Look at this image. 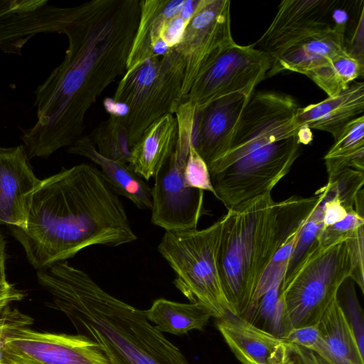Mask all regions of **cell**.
Segmentation results:
<instances>
[{"instance_id": "1", "label": "cell", "mask_w": 364, "mask_h": 364, "mask_svg": "<svg viewBox=\"0 0 364 364\" xmlns=\"http://www.w3.org/2000/svg\"><path fill=\"white\" fill-rule=\"evenodd\" d=\"M140 0H91L71 7L47 4L1 26L6 45L21 52L41 33L65 34L62 63L35 91L37 121L21 136L28 159L48 158L82 136L87 112L127 70Z\"/></svg>"}, {"instance_id": "2", "label": "cell", "mask_w": 364, "mask_h": 364, "mask_svg": "<svg viewBox=\"0 0 364 364\" xmlns=\"http://www.w3.org/2000/svg\"><path fill=\"white\" fill-rule=\"evenodd\" d=\"M10 229L37 271L90 246L117 247L137 239L117 194L87 164L62 168L41 180L26 230Z\"/></svg>"}, {"instance_id": "3", "label": "cell", "mask_w": 364, "mask_h": 364, "mask_svg": "<svg viewBox=\"0 0 364 364\" xmlns=\"http://www.w3.org/2000/svg\"><path fill=\"white\" fill-rule=\"evenodd\" d=\"M40 285L78 334L97 343L109 364H189L145 311L109 294L67 262L37 272Z\"/></svg>"}, {"instance_id": "4", "label": "cell", "mask_w": 364, "mask_h": 364, "mask_svg": "<svg viewBox=\"0 0 364 364\" xmlns=\"http://www.w3.org/2000/svg\"><path fill=\"white\" fill-rule=\"evenodd\" d=\"M322 199L319 190L314 196L278 202L267 193L222 216L218 264L232 313L242 316L276 252L302 228Z\"/></svg>"}, {"instance_id": "5", "label": "cell", "mask_w": 364, "mask_h": 364, "mask_svg": "<svg viewBox=\"0 0 364 364\" xmlns=\"http://www.w3.org/2000/svg\"><path fill=\"white\" fill-rule=\"evenodd\" d=\"M351 273L346 241L324 247L316 242L283 279L280 290L283 336L291 328L318 324Z\"/></svg>"}, {"instance_id": "6", "label": "cell", "mask_w": 364, "mask_h": 364, "mask_svg": "<svg viewBox=\"0 0 364 364\" xmlns=\"http://www.w3.org/2000/svg\"><path fill=\"white\" fill-rule=\"evenodd\" d=\"M222 217L198 230L166 231L158 251L176 273V287L191 303H201L221 318L231 309L220 277L218 255Z\"/></svg>"}, {"instance_id": "7", "label": "cell", "mask_w": 364, "mask_h": 364, "mask_svg": "<svg viewBox=\"0 0 364 364\" xmlns=\"http://www.w3.org/2000/svg\"><path fill=\"white\" fill-rule=\"evenodd\" d=\"M183 75V60L173 48L123 75L112 99L127 109L120 118L131 149L153 122L175 114L182 101Z\"/></svg>"}, {"instance_id": "8", "label": "cell", "mask_w": 364, "mask_h": 364, "mask_svg": "<svg viewBox=\"0 0 364 364\" xmlns=\"http://www.w3.org/2000/svg\"><path fill=\"white\" fill-rule=\"evenodd\" d=\"M196 110L182 102L175 112L178 122L176 145L170 157L156 174L151 188V223L166 231L196 229L205 214L204 191L186 186L183 171L193 134Z\"/></svg>"}, {"instance_id": "9", "label": "cell", "mask_w": 364, "mask_h": 364, "mask_svg": "<svg viewBox=\"0 0 364 364\" xmlns=\"http://www.w3.org/2000/svg\"><path fill=\"white\" fill-rule=\"evenodd\" d=\"M270 68L267 56L253 44L235 42L222 50L202 71L182 100L193 105L197 112L223 97L254 92L267 77Z\"/></svg>"}, {"instance_id": "10", "label": "cell", "mask_w": 364, "mask_h": 364, "mask_svg": "<svg viewBox=\"0 0 364 364\" xmlns=\"http://www.w3.org/2000/svg\"><path fill=\"white\" fill-rule=\"evenodd\" d=\"M234 43L230 1L199 0L180 42L173 48L184 63L182 100L202 71Z\"/></svg>"}, {"instance_id": "11", "label": "cell", "mask_w": 364, "mask_h": 364, "mask_svg": "<svg viewBox=\"0 0 364 364\" xmlns=\"http://www.w3.org/2000/svg\"><path fill=\"white\" fill-rule=\"evenodd\" d=\"M0 364H109L97 343L80 334L13 329L3 341Z\"/></svg>"}, {"instance_id": "12", "label": "cell", "mask_w": 364, "mask_h": 364, "mask_svg": "<svg viewBox=\"0 0 364 364\" xmlns=\"http://www.w3.org/2000/svg\"><path fill=\"white\" fill-rule=\"evenodd\" d=\"M336 0H284L265 32L253 44L270 67L294 46L333 26Z\"/></svg>"}, {"instance_id": "13", "label": "cell", "mask_w": 364, "mask_h": 364, "mask_svg": "<svg viewBox=\"0 0 364 364\" xmlns=\"http://www.w3.org/2000/svg\"><path fill=\"white\" fill-rule=\"evenodd\" d=\"M252 93L231 94L196 111L193 145L208 168L229 151L242 112Z\"/></svg>"}, {"instance_id": "14", "label": "cell", "mask_w": 364, "mask_h": 364, "mask_svg": "<svg viewBox=\"0 0 364 364\" xmlns=\"http://www.w3.org/2000/svg\"><path fill=\"white\" fill-rule=\"evenodd\" d=\"M23 145L0 147V225L26 230L33 195L41 180Z\"/></svg>"}, {"instance_id": "15", "label": "cell", "mask_w": 364, "mask_h": 364, "mask_svg": "<svg viewBox=\"0 0 364 364\" xmlns=\"http://www.w3.org/2000/svg\"><path fill=\"white\" fill-rule=\"evenodd\" d=\"M217 326L226 343L242 364H289L291 343L227 312Z\"/></svg>"}, {"instance_id": "16", "label": "cell", "mask_w": 364, "mask_h": 364, "mask_svg": "<svg viewBox=\"0 0 364 364\" xmlns=\"http://www.w3.org/2000/svg\"><path fill=\"white\" fill-rule=\"evenodd\" d=\"M346 17L336 18L331 28L294 46L271 65L267 77L282 71L305 75L345 50Z\"/></svg>"}, {"instance_id": "17", "label": "cell", "mask_w": 364, "mask_h": 364, "mask_svg": "<svg viewBox=\"0 0 364 364\" xmlns=\"http://www.w3.org/2000/svg\"><path fill=\"white\" fill-rule=\"evenodd\" d=\"M364 112V83L353 81L338 95L316 104L299 107L296 121L306 127L331 134L333 138L353 119Z\"/></svg>"}, {"instance_id": "18", "label": "cell", "mask_w": 364, "mask_h": 364, "mask_svg": "<svg viewBox=\"0 0 364 364\" xmlns=\"http://www.w3.org/2000/svg\"><path fill=\"white\" fill-rule=\"evenodd\" d=\"M184 2L185 0H140L139 23L126 71L170 50L160 38L161 31L168 18L181 11Z\"/></svg>"}, {"instance_id": "19", "label": "cell", "mask_w": 364, "mask_h": 364, "mask_svg": "<svg viewBox=\"0 0 364 364\" xmlns=\"http://www.w3.org/2000/svg\"><path fill=\"white\" fill-rule=\"evenodd\" d=\"M68 152L84 156L99 166L105 179L117 194L128 198L139 209L151 208V188L148 183L127 164L101 155L88 136L77 139Z\"/></svg>"}, {"instance_id": "20", "label": "cell", "mask_w": 364, "mask_h": 364, "mask_svg": "<svg viewBox=\"0 0 364 364\" xmlns=\"http://www.w3.org/2000/svg\"><path fill=\"white\" fill-rule=\"evenodd\" d=\"M177 135L178 122L173 114L159 118L132 148L128 166L146 181L154 177L173 151Z\"/></svg>"}, {"instance_id": "21", "label": "cell", "mask_w": 364, "mask_h": 364, "mask_svg": "<svg viewBox=\"0 0 364 364\" xmlns=\"http://www.w3.org/2000/svg\"><path fill=\"white\" fill-rule=\"evenodd\" d=\"M318 328L329 354V364H364L359 349L337 297L321 318Z\"/></svg>"}, {"instance_id": "22", "label": "cell", "mask_w": 364, "mask_h": 364, "mask_svg": "<svg viewBox=\"0 0 364 364\" xmlns=\"http://www.w3.org/2000/svg\"><path fill=\"white\" fill-rule=\"evenodd\" d=\"M145 314L159 331L177 336L202 330L213 317L212 311L201 303L183 304L165 299L154 301Z\"/></svg>"}, {"instance_id": "23", "label": "cell", "mask_w": 364, "mask_h": 364, "mask_svg": "<svg viewBox=\"0 0 364 364\" xmlns=\"http://www.w3.org/2000/svg\"><path fill=\"white\" fill-rule=\"evenodd\" d=\"M363 73L364 63L344 51L305 75L331 97L338 95Z\"/></svg>"}, {"instance_id": "24", "label": "cell", "mask_w": 364, "mask_h": 364, "mask_svg": "<svg viewBox=\"0 0 364 364\" xmlns=\"http://www.w3.org/2000/svg\"><path fill=\"white\" fill-rule=\"evenodd\" d=\"M88 137L101 155L129 164L131 148L127 127L120 117L110 115L106 121L100 122Z\"/></svg>"}, {"instance_id": "25", "label": "cell", "mask_w": 364, "mask_h": 364, "mask_svg": "<svg viewBox=\"0 0 364 364\" xmlns=\"http://www.w3.org/2000/svg\"><path fill=\"white\" fill-rule=\"evenodd\" d=\"M363 191H360L355 201L354 209L348 210L346 217L331 225L322 227L317 237L320 246H328L346 241L362 225H364Z\"/></svg>"}, {"instance_id": "26", "label": "cell", "mask_w": 364, "mask_h": 364, "mask_svg": "<svg viewBox=\"0 0 364 364\" xmlns=\"http://www.w3.org/2000/svg\"><path fill=\"white\" fill-rule=\"evenodd\" d=\"M363 183V171L348 168L329 178L323 188L330 197L338 199L348 210L355 208L356 196Z\"/></svg>"}, {"instance_id": "27", "label": "cell", "mask_w": 364, "mask_h": 364, "mask_svg": "<svg viewBox=\"0 0 364 364\" xmlns=\"http://www.w3.org/2000/svg\"><path fill=\"white\" fill-rule=\"evenodd\" d=\"M364 152V116L350 122L334 139L325 159L346 157Z\"/></svg>"}, {"instance_id": "28", "label": "cell", "mask_w": 364, "mask_h": 364, "mask_svg": "<svg viewBox=\"0 0 364 364\" xmlns=\"http://www.w3.org/2000/svg\"><path fill=\"white\" fill-rule=\"evenodd\" d=\"M337 299L353 331L359 349L364 353V323L363 311L358 301L354 282L347 279L341 286Z\"/></svg>"}, {"instance_id": "29", "label": "cell", "mask_w": 364, "mask_h": 364, "mask_svg": "<svg viewBox=\"0 0 364 364\" xmlns=\"http://www.w3.org/2000/svg\"><path fill=\"white\" fill-rule=\"evenodd\" d=\"M323 225V207L321 200L312 211L301 230L295 250L289 261L284 279L293 271L306 252L317 242L318 235Z\"/></svg>"}, {"instance_id": "30", "label": "cell", "mask_w": 364, "mask_h": 364, "mask_svg": "<svg viewBox=\"0 0 364 364\" xmlns=\"http://www.w3.org/2000/svg\"><path fill=\"white\" fill-rule=\"evenodd\" d=\"M184 181L187 186L208 191L215 196L210 173L207 164L196 150L193 142L183 171Z\"/></svg>"}, {"instance_id": "31", "label": "cell", "mask_w": 364, "mask_h": 364, "mask_svg": "<svg viewBox=\"0 0 364 364\" xmlns=\"http://www.w3.org/2000/svg\"><path fill=\"white\" fill-rule=\"evenodd\" d=\"M282 338L316 353L328 363H329L327 346L318 324L291 328Z\"/></svg>"}, {"instance_id": "32", "label": "cell", "mask_w": 364, "mask_h": 364, "mask_svg": "<svg viewBox=\"0 0 364 364\" xmlns=\"http://www.w3.org/2000/svg\"><path fill=\"white\" fill-rule=\"evenodd\" d=\"M33 322L32 318L16 309L9 306L0 311V346L9 332L16 328L28 326Z\"/></svg>"}, {"instance_id": "33", "label": "cell", "mask_w": 364, "mask_h": 364, "mask_svg": "<svg viewBox=\"0 0 364 364\" xmlns=\"http://www.w3.org/2000/svg\"><path fill=\"white\" fill-rule=\"evenodd\" d=\"M47 3V0H0V23L14 15L34 11Z\"/></svg>"}, {"instance_id": "34", "label": "cell", "mask_w": 364, "mask_h": 364, "mask_svg": "<svg viewBox=\"0 0 364 364\" xmlns=\"http://www.w3.org/2000/svg\"><path fill=\"white\" fill-rule=\"evenodd\" d=\"M364 6L361 8L357 23L349 39L345 41L346 52L362 63L363 59L364 39Z\"/></svg>"}, {"instance_id": "35", "label": "cell", "mask_w": 364, "mask_h": 364, "mask_svg": "<svg viewBox=\"0 0 364 364\" xmlns=\"http://www.w3.org/2000/svg\"><path fill=\"white\" fill-rule=\"evenodd\" d=\"M24 296L23 291L7 280L0 281V311L9 306L12 302L21 301Z\"/></svg>"}, {"instance_id": "36", "label": "cell", "mask_w": 364, "mask_h": 364, "mask_svg": "<svg viewBox=\"0 0 364 364\" xmlns=\"http://www.w3.org/2000/svg\"><path fill=\"white\" fill-rule=\"evenodd\" d=\"M291 356L296 364H329L316 353L291 343Z\"/></svg>"}, {"instance_id": "37", "label": "cell", "mask_w": 364, "mask_h": 364, "mask_svg": "<svg viewBox=\"0 0 364 364\" xmlns=\"http://www.w3.org/2000/svg\"><path fill=\"white\" fill-rule=\"evenodd\" d=\"M6 241L0 232V281H6Z\"/></svg>"}, {"instance_id": "38", "label": "cell", "mask_w": 364, "mask_h": 364, "mask_svg": "<svg viewBox=\"0 0 364 364\" xmlns=\"http://www.w3.org/2000/svg\"><path fill=\"white\" fill-rule=\"evenodd\" d=\"M293 359V358H292ZM289 364H296L294 360Z\"/></svg>"}]
</instances>
